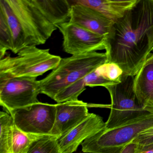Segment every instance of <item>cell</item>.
Returning a JSON list of instances; mask_svg holds the SVG:
<instances>
[{"instance_id":"obj_25","label":"cell","mask_w":153,"mask_h":153,"mask_svg":"<svg viewBox=\"0 0 153 153\" xmlns=\"http://www.w3.org/2000/svg\"><path fill=\"white\" fill-rule=\"evenodd\" d=\"M140 149V146L138 144L131 142L124 147L120 153H139Z\"/></svg>"},{"instance_id":"obj_11","label":"cell","mask_w":153,"mask_h":153,"mask_svg":"<svg viewBox=\"0 0 153 153\" xmlns=\"http://www.w3.org/2000/svg\"><path fill=\"white\" fill-rule=\"evenodd\" d=\"M88 105L82 101H71L56 104L55 123L51 135L59 138L88 117Z\"/></svg>"},{"instance_id":"obj_9","label":"cell","mask_w":153,"mask_h":153,"mask_svg":"<svg viewBox=\"0 0 153 153\" xmlns=\"http://www.w3.org/2000/svg\"><path fill=\"white\" fill-rule=\"evenodd\" d=\"M63 37V51L72 56L105 50L106 36L66 22L56 26Z\"/></svg>"},{"instance_id":"obj_6","label":"cell","mask_w":153,"mask_h":153,"mask_svg":"<svg viewBox=\"0 0 153 153\" xmlns=\"http://www.w3.org/2000/svg\"><path fill=\"white\" fill-rule=\"evenodd\" d=\"M25 33L27 46L45 43L57 30L33 0H6Z\"/></svg>"},{"instance_id":"obj_26","label":"cell","mask_w":153,"mask_h":153,"mask_svg":"<svg viewBox=\"0 0 153 153\" xmlns=\"http://www.w3.org/2000/svg\"><path fill=\"white\" fill-rule=\"evenodd\" d=\"M139 153H153V144L147 146H140Z\"/></svg>"},{"instance_id":"obj_19","label":"cell","mask_w":153,"mask_h":153,"mask_svg":"<svg viewBox=\"0 0 153 153\" xmlns=\"http://www.w3.org/2000/svg\"><path fill=\"white\" fill-rule=\"evenodd\" d=\"M58 138L52 135H45L31 145L27 153H61Z\"/></svg>"},{"instance_id":"obj_15","label":"cell","mask_w":153,"mask_h":153,"mask_svg":"<svg viewBox=\"0 0 153 153\" xmlns=\"http://www.w3.org/2000/svg\"><path fill=\"white\" fill-rule=\"evenodd\" d=\"M134 89L138 99L146 107L153 100V64L145 65L134 76Z\"/></svg>"},{"instance_id":"obj_1","label":"cell","mask_w":153,"mask_h":153,"mask_svg":"<svg viewBox=\"0 0 153 153\" xmlns=\"http://www.w3.org/2000/svg\"><path fill=\"white\" fill-rule=\"evenodd\" d=\"M153 0H139L114 24L106 37L107 62L118 64L123 75L135 76L152 53Z\"/></svg>"},{"instance_id":"obj_3","label":"cell","mask_w":153,"mask_h":153,"mask_svg":"<svg viewBox=\"0 0 153 153\" xmlns=\"http://www.w3.org/2000/svg\"><path fill=\"white\" fill-rule=\"evenodd\" d=\"M62 58L50 53V49L27 46L17 56L10 54L0 59V80L19 77L36 78L53 70Z\"/></svg>"},{"instance_id":"obj_22","label":"cell","mask_w":153,"mask_h":153,"mask_svg":"<svg viewBox=\"0 0 153 153\" xmlns=\"http://www.w3.org/2000/svg\"><path fill=\"white\" fill-rule=\"evenodd\" d=\"M96 70L98 74L106 79L113 82L119 81L123 74L121 68L114 62H105Z\"/></svg>"},{"instance_id":"obj_24","label":"cell","mask_w":153,"mask_h":153,"mask_svg":"<svg viewBox=\"0 0 153 153\" xmlns=\"http://www.w3.org/2000/svg\"><path fill=\"white\" fill-rule=\"evenodd\" d=\"M131 142L137 143L140 147L147 146L153 145V128L141 132Z\"/></svg>"},{"instance_id":"obj_17","label":"cell","mask_w":153,"mask_h":153,"mask_svg":"<svg viewBox=\"0 0 153 153\" xmlns=\"http://www.w3.org/2000/svg\"><path fill=\"white\" fill-rule=\"evenodd\" d=\"M15 123L7 111L0 112V153H12Z\"/></svg>"},{"instance_id":"obj_29","label":"cell","mask_w":153,"mask_h":153,"mask_svg":"<svg viewBox=\"0 0 153 153\" xmlns=\"http://www.w3.org/2000/svg\"><path fill=\"white\" fill-rule=\"evenodd\" d=\"M149 107H151V108H153V100L150 102V103L149 104Z\"/></svg>"},{"instance_id":"obj_7","label":"cell","mask_w":153,"mask_h":153,"mask_svg":"<svg viewBox=\"0 0 153 153\" xmlns=\"http://www.w3.org/2000/svg\"><path fill=\"white\" fill-rule=\"evenodd\" d=\"M41 94L36 78L19 77L0 80V104L9 113L38 102Z\"/></svg>"},{"instance_id":"obj_2","label":"cell","mask_w":153,"mask_h":153,"mask_svg":"<svg viewBox=\"0 0 153 153\" xmlns=\"http://www.w3.org/2000/svg\"><path fill=\"white\" fill-rule=\"evenodd\" d=\"M105 52L90 53L62 58L58 66L39 80L41 94L52 99L63 89L107 62Z\"/></svg>"},{"instance_id":"obj_21","label":"cell","mask_w":153,"mask_h":153,"mask_svg":"<svg viewBox=\"0 0 153 153\" xmlns=\"http://www.w3.org/2000/svg\"><path fill=\"white\" fill-rule=\"evenodd\" d=\"M13 50L12 36L5 17L0 13V59L6 56L7 51Z\"/></svg>"},{"instance_id":"obj_23","label":"cell","mask_w":153,"mask_h":153,"mask_svg":"<svg viewBox=\"0 0 153 153\" xmlns=\"http://www.w3.org/2000/svg\"><path fill=\"white\" fill-rule=\"evenodd\" d=\"M86 86L94 87L102 86L105 88L107 86L117 83L106 79L97 72L96 70L92 71L83 78Z\"/></svg>"},{"instance_id":"obj_27","label":"cell","mask_w":153,"mask_h":153,"mask_svg":"<svg viewBox=\"0 0 153 153\" xmlns=\"http://www.w3.org/2000/svg\"><path fill=\"white\" fill-rule=\"evenodd\" d=\"M149 64H153V53H151V55L147 60L145 65Z\"/></svg>"},{"instance_id":"obj_20","label":"cell","mask_w":153,"mask_h":153,"mask_svg":"<svg viewBox=\"0 0 153 153\" xmlns=\"http://www.w3.org/2000/svg\"><path fill=\"white\" fill-rule=\"evenodd\" d=\"M86 87L83 78L59 93L53 100L58 103L68 101H77L78 97L85 90Z\"/></svg>"},{"instance_id":"obj_18","label":"cell","mask_w":153,"mask_h":153,"mask_svg":"<svg viewBox=\"0 0 153 153\" xmlns=\"http://www.w3.org/2000/svg\"><path fill=\"white\" fill-rule=\"evenodd\" d=\"M44 136L45 135L26 133L19 130L15 123L13 129L12 153H27L32 144Z\"/></svg>"},{"instance_id":"obj_28","label":"cell","mask_w":153,"mask_h":153,"mask_svg":"<svg viewBox=\"0 0 153 153\" xmlns=\"http://www.w3.org/2000/svg\"><path fill=\"white\" fill-rule=\"evenodd\" d=\"M151 52H152V53H153V34H152V49H151Z\"/></svg>"},{"instance_id":"obj_13","label":"cell","mask_w":153,"mask_h":153,"mask_svg":"<svg viewBox=\"0 0 153 153\" xmlns=\"http://www.w3.org/2000/svg\"><path fill=\"white\" fill-rule=\"evenodd\" d=\"M139 0H75L72 3L92 8L114 24L122 19L136 6Z\"/></svg>"},{"instance_id":"obj_12","label":"cell","mask_w":153,"mask_h":153,"mask_svg":"<svg viewBox=\"0 0 153 153\" xmlns=\"http://www.w3.org/2000/svg\"><path fill=\"white\" fill-rule=\"evenodd\" d=\"M71 3L70 23L97 34L108 36L114 25L112 21L92 8L72 2Z\"/></svg>"},{"instance_id":"obj_5","label":"cell","mask_w":153,"mask_h":153,"mask_svg":"<svg viewBox=\"0 0 153 153\" xmlns=\"http://www.w3.org/2000/svg\"><path fill=\"white\" fill-rule=\"evenodd\" d=\"M153 128V113L111 129H104L85 140L82 150L86 153H120L140 133Z\"/></svg>"},{"instance_id":"obj_8","label":"cell","mask_w":153,"mask_h":153,"mask_svg":"<svg viewBox=\"0 0 153 153\" xmlns=\"http://www.w3.org/2000/svg\"><path fill=\"white\" fill-rule=\"evenodd\" d=\"M9 113L15 125L22 131L35 135H49L55 123L56 104L39 102Z\"/></svg>"},{"instance_id":"obj_10","label":"cell","mask_w":153,"mask_h":153,"mask_svg":"<svg viewBox=\"0 0 153 153\" xmlns=\"http://www.w3.org/2000/svg\"><path fill=\"white\" fill-rule=\"evenodd\" d=\"M105 129V122L97 114L89 115L67 134L58 139L61 153H73L86 140Z\"/></svg>"},{"instance_id":"obj_14","label":"cell","mask_w":153,"mask_h":153,"mask_svg":"<svg viewBox=\"0 0 153 153\" xmlns=\"http://www.w3.org/2000/svg\"><path fill=\"white\" fill-rule=\"evenodd\" d=\"M45 17L57 26L69 22L72 3L68 0H33Z\"/></svg>"},{"instance_id":"obj_4","label":"cell","mask_w":153,"mask_h":153,"mask_svg":"<svg viewBox=\"0 0 153 153\" xmlns=\"http://www.w3.org/2000/svg\"><path fill=\"white\" fill-rule=\"evenodd\" d=\"M134 76L123 75L117 83L105 87L111 102L105 130L117 128L153 113V108L144 106L138 99L134 89Z\"/></svg>"},{"instance_id":"obj_16","label":"cell","mask_w":153,"mask_h":153,"mask_svg":"<svg viewBox=\"0 0 153 153\" xmlns=\"http://www.w3.org/2000/svg\"><path fill=\"white\" fill-rule=\"evenodd\" d=\"M0 13L4 16L7 20L13 39L12 52L17 54L21 50L27 46L25 33L6 0H0Z\"/></svg>"}]
</instances>
